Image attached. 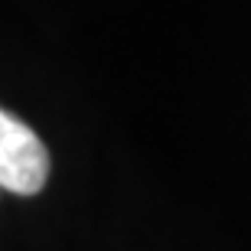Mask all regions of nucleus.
I'll list each match as a JSON object with an SVG mask.
<instances>
[{"mask_svg": "<svg viewBox=\"0 0 251 251\" xmlns=\"http://www.w3.org/2000/svg\"><path fill=\"white\" fill-rule=\"evenodd\" d=\"M49 179V150L26 121L0 108V189L36 196Z\"/></svg>", "mask_w": 251, "mask_h": 251, "instance_id": "obj_1", "label": "nucleus"}]
</instances>
